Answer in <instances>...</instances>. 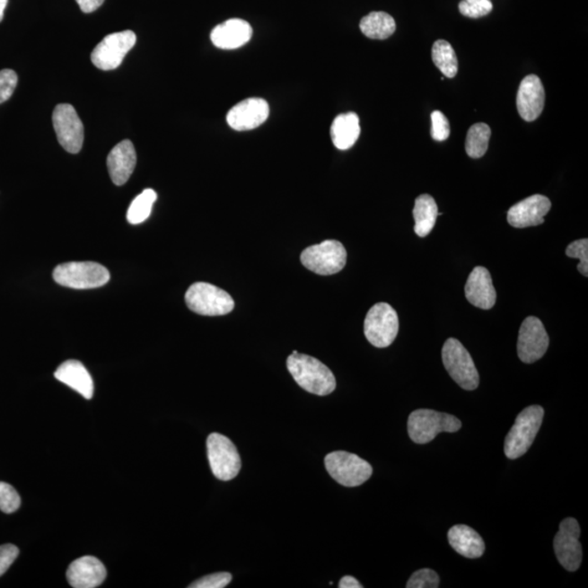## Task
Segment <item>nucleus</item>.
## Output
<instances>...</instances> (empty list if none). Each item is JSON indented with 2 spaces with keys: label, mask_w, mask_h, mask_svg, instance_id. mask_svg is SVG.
<instances>
[{
  "label": "nucleus",
  "mask_w": 588,
  "mask_h": 588,
  "mask_svg": "<svg viewBox=\"0 0 588 588\" xmlns=\"http://www.w3.org/2000/svg\"><path fill=\"white\" fill-rule=\"evenodd\" d=\"M545 106V89L539 76L530 75L521 82L516 107L525 121H534L541 115Z\"/></svg>",
  "instance_id": "obj_17"
},
{
  "label": "nucleus",
  "mask_w": 588,
  "mask_h": 588,
  "mask_svg": "<svg viewBox=\"0 0 588 588\" xmlns=\"http://www.w3.org/2000/svg\"><path fill=\"white\" fill-rule=\"evenodd\" d=\"M19 556V549L13 544L0 546V576L6 574Z\"/></svg>",
  "instance_id": "obj_37"
},
{
  "label": "nucleus",
  "mask_w": 588,
  "mask_h": 588,
  "mask_svg": "<svg viewBox=\"0 0 588 588\" xmlns=\"http://www.w3.org/2000/svg\"><path fill=\"white\" fill-rule=\"evenodd\" d=\"M544 414V408L540 406H531L519 414L505 437V453L507 458L518 459L529 452L540 432Z\"/></svg>",
  "instance_id": "obj_2"
},
{
  "label": "nucleus",
  "mask_w": 588,
  "mask_h": 588,
  "mask_svg": "<svg viewBox=\"0 0 588 588\" xmlns=\"http://www.w3.org/2000/svg\"><path fill=\"white\" fill-rule=\"evenodd\" d=\"M347 250L337 240H326L306 248L301 254V263L317 275L329 276L341 272L347 264Z\"/></svg>",
  "instance_id": "obj_6"
},
{
  "label": "nucleus",
  "mask_w": 588,
  "mask_h": 588,
  "mask_svg": "<svg viewBox=\"0 0 588 588\" xmlns=\"http://www.w3.org/2000/svg\"><path fill=\"white\" fill-rule=\"evenodd\" d=\"M443 362L449 375L464 391H475L479 385V375L472 356L461 342L449 338L443 347Z\"/></svg>",
  "instance_id": "obj_8"
},
{
  "label": "nucleus",
  "mask_w": 588,
  "mask_h": 588,
  "mask_svg": "<svg viewBox=\"0 0 588 588\" xmlns=\"http://www.w3.org/2000/svg\"><path fill=\"white\" fill-rule=\"evenodd\" d=\"M549 347V336L537 317L530 316L521 325L518 355L526 364H531L545 355Z\"/></svg>",
  "instance_id": "obj_14"
},
{
  "label": "nucleus",
  "mask_w": 588,
  "mask_h": 588,
  "mask_svg": "<svg viewBox=\"0 0 588 588\" xmlns=\"http://www.w3.org/2000/svg\"><path fill=\"white\" fill-rule=\"evenodd\" d=\"M207 457L214 477L232 480L241 470V458L233 443L222 434H209L206 442Z\"/></svg>",
  "instance_id": "obj_9"
},
{
  "label": "nucleus",
  "mask_w": 588,
  "mask_h": 588,
  "mask_svg": "<svg viewBox=\"0 0 588 588\" xmlns=\"http://www.w3.org/2000/svg\"><path fill=\"white\" fill-rule=\"evenodd\" d=\"M551 208L550 199L535 194L523 199L508 211V223L514 228L539 226L545 222V216Z\"/></svg>",
  "instance_id": "obj_16"
},
{
  "label": "nucleus",
  "mask_w": 588,
  "mask_h": 588,
  "mask_svg": "<svg viewBox=\"0 0 588 588\" xmlns=\"http://www.w3.org/2000/svg\"><path fill=\"white\" fill-rule=\"evenodd\" d=\"M461 427L456 417L426 408L412 412L408 419V436L418 444L431 443L439 433H456Z\"/></svg>",
  "instance_id": "obj_3"
},
{
  "label": "nucleus",
  "mask_w": 588,
  "mask_h": 588,
  "mask_svg": "<svg viewBox=\"0 0 588 588\" xmlns=\"http://www.w3.org/2000/svg\"><path fill=\"white\" fill-rule=\"evenodd\" d=\"M399 317L391 305L381 302L368 311L364 320V334L368 342L376 347H387L396 340Z\"/></svg>",
  "instance_id": "obj_10"
},
{
  "label": "nucleus",
  "mask_w": 588,
  "mask_h": 588,
  "mask_svg": "<svg viewBox=\"0 0 588 588\" xmlns=\"http://www.w3.org/2000/svg\"><path fill=\"white\" fill-rule=\"evenodd\" d=\"M566 257L580 259L577 265L579 272L587 277L588 276V240L581 239L567 245L566 250Z\"/></svg>",
  "instance_id": "obj_32"
},
{
  "label": "nucleus",
  "mask_w": 588,
  "mask_h": 588,
  "mask_svg": "<svg viewBox=\"0 0 588 588\" xmlns=\"http://www.w3.org/2000/svg\"><path fill=\"white\" fill-rule=\"evenodd\" d=\"M464 291L470 303L482 310L492 309L497 299L492 276L482 266L470 274Z\"/></svg>",
  "instance_id": "obj_19"
},
{
  "label": "nucleus",
  "mask_w": 588,
  "mask_h": 588,
  "mask_svg": "<svg viewBox=\"0 0 588 588\" xmlns=\"http://www.w3.org/2000/svg\"><path fill=\"white\" fill-rule=\"evenodd\" d=\"M233 575L228 572H218V574L209 575L202 577L192 584L189 585L190 588H224L228 586L232 582Z\"/></svg>",
  "instance_id": "obj_34"
},
{
  "label": "nucleus",
  "mask_w": 588,
  "mask_h": 588,
  "mask_svg": "<svg viewBox=\"0 0 588 588\" xmlns=\"http://www.w3.org/2000/svg\"><path fill=\"white\" fill-rule=\"evenodd\" d=\"M8 4V0H0V22H3L4 15V9H6Z\"/></svg>",
  "instance_id": "obj_40"
},
{
  "label": "nucleus",
  "mask_w": 588,
  "mask_h": 588,
  "mask_svg": "<svg viewBox=\"0 0 588 588\" xmlns=\"http://www.w3.org/2000/svg\"><path fill=\"white\" fill-rule=\"evenodd\" d=\"M22 505V498L12 485L0 482V510L4 513H13Z\"/></svg>",
  "instance_id": "obj_31"
},
{
  "label": "nucleus",
  "mask_w": 588,
  "mask_h": 588,
  "mask_svg": "<svg viewBox=\"0 0 588 588\" xmlns=\"http://www.w3.org/2000/svg\"><path fill=\"white\" fill-rule=\"evenodd\" d=\"M439 576L434 570L422 569L414 572L407 583L408 588H437Z\"/></svg>",
  "instance_id": "obj_33"
},
{
  "label": "nucleus",
  "mask_w": 588,
  "mask_h": 588,
  "mask_svg": "<svg viewBox=\"0 0 588 588\" xmlns=\"http://www.w3.org/2000/svg\"><path fill=\"white\" fill-rule=\"evenodd\" d=\"M459 10L465 17L478 19L492 12L493 3L492 0H462Z\"/></svg>",
  "instance_id": "obj_30"
},
{
  "label": "nucleus",
  "mask_w": 588,
  "mask_h": 588,
  "mask_svg": "<svg viewBox=\"0 0 588 588\" xmlns=\"http://www.w3.org/2000/svg\"><path fill=\"white\" fill-rule=\"evenodd\" d=\"M438 216L436 201L429 194H422L416 199V206L413 209V217L416 221L414 232L418 237H427L431 233Z\"/></svg>",
  "instance_id": "obj_25"
},
{
  "label": "nucleus",
  "mask_w": 588,
  "mask_h": 588,
  "mask_svg": "<svg viewBox=\"0 0 588 588\" xmlns=\"http://www.w3.org/2000/svg\"><path fill=\"white\" fill-rule=\"evenodd\" d=\"M581 529L577 521L567 518L562 521L558 533L554 540L557 559L566 571L579 570L583 559L582 545L580 543Z\"/></svg>",
  "instance_id": "obj_13"
},
{
  "label": "nucleus",
  "mask_w": 588,
  "mask_h": 588,
  "mask_svg": "<svg viewBox=\"0 0 588 588\" xmlns=\"http://www.w3.org/2000/svg\"><path fill=\"white\" fill-rule=\"evenodd\" d=\"M360 29L368 39H387L395 33L396 22L387 13L374 12L361 20Z\"/></svg>",
  "instance_id": "obj_26"
},
{
  "label": "nucleus",
  "mask_w": 588,
  "mask_h": 588,
  "mask_svg": "<svg viewBox=\"0 0 588 588\" xmlns=\"http://www.w3.org/2000/svg\"><path fill=\"white\" fill-rule=\"evenodd\" d=\"M253 30L250 23L242 19H229L211 33L212 42L221 49H237L242 48L252 39Z\"/></svg>",
  "instance_id": "obj_20"
},
{
  "label": "nucleus",
  "mask_w": 588,
  "mask_h": 588,
  "mask_svg": "<svg viewBox=\"0 0 588 588\" xmlns=\"http://www.w3.org/2000/svg\"><path fill=\"white\" fill-rule=\"evenodd\" d=\"M188 308L203 316L227 315L234 309V301L226 291L207 283L190 285L186 294Z\"/></svg>",
  "instance_id": "obj_5"
},
{
  "label": "nucleus",
  "mask_w": 588,
  "mask_h": 588,
  "mask_svg": "<svg viewBox=\"0 0 588 588\" xmlns=\"http://www.w3.org/2000/svg\"><path fill=\"white\" fill-rule=\"evenodd\" d=\"M136 165V152L129 140L118 143L107 157L110 176L116 186H124L129 180Z\"/></svg>",
  "instance_id": "obj_21"
},
{
  "label": "nucleus",
  "mask_w": 588,
  "mask_h": 588,
  "mask_svg": "<svg viewBox=\"0 0 588 588\" xmlns=\"http://www.w3.org/2000/svg\"><path fill=\"white\" fill-rule=\"evenodd\" d=\"M448 540L450 546L465 558L477 559L484 555L485 543L482 537L468 525H454L448 531Z\"/></svg>",
  "instance_id": "obj_23"
},
{
  "label": "nucleus",
  "mask_w": 588,
  "mask_h": 588,
  "mask_svg": "<svg viewBox=\"0 0 588 588\" xmlns=\"http://www.w3.org/2000/svg\"><path fill=\"white\" fill-rule=\"evenodd\" d=\"M325 467L330 477L346 487H356L372 477L370 463L355 453L335 452L327 454Z\"/></svg>",
  "instance_id": "obj_7"
},
{
  "label": "nucleus",
  "mask_w": 588,
  "mask_h": 588,
  "mask_svg": "<svg viewBox=\"0 0 588 588\" xmlns=\"http://www.w3.org/2000/svg\"><path fill=\"white\" fill-rule=\"evenodd\" d=\"M432 58L434 66L447 78H454L458 74V58L456 52L447 40L438 39L433 45Z\"/></svg>",
  "instance_id": "obj_27"
},
{
  "label": "nucleus",
  "mask_w": 588,
  "mask_h": 588,
  "mask_svg": "<svg viewBox=\"0 0 588 588\" xmlns=\"http://www.w3.org/2000/svg\"><path fill=\"white\" fill-rule=\"evenodd\" d=\"M361 133L360 118L355 112H347L335 118L330 136L332 143L340 151L349 150L359 140Z\"/></svg>",
  "instance_id": "obj_24"
},
{
  "label": "nucleus",
  "mask_w": 588,
  "mask_h": 588,
  "mask_svg": "<svg viewBox=\"0 0 588 588\" xmlns=\"http://www.w3.org/2000/svg\"><path fill=\"white\" fill-rule=\"evenodd\" d=\"M18 84V75L13 70L0 71V104L7 101L13 96Z\"/></svg>",
  "instance_id": "obj_35"
},
{
  "label": "nucleus",
  "mask_w": 588,
  "mask_h": 588,
  "mask_svg": "<svg viewBox=\"0 0 588 588\" xmlns=\"http://www.w3.org/2000/svg\"><path fill=\"white\" fill-rule=\"evenodd\" d=\"M287 367L294 380L305 391L327 396L336 390V378L332 372L313 356L294 351L288 357Z\"/></svg>",
  "instance_id": "obj_1"
},
{
  "label": "nucleus",
  "mask_w": 588,
  "mask_h": 588,
  "mask_svg": "<svg viewBox=\"0 0 588 588\" xmlns=\"http://www.w3.org/2000/svg\"><path fill=\"white\" fill-rule=\"evenodd\" d=\"M105 0H76L80 9L84 13H94L95 10L99 9L101 4H103Z\"/></svg>",
  "instance_id": "obj_38"
},
{
  "label": "nucleus",
  "mask_w": 588,
  "mask_h": 588,
  "mask_svg": "<svg viewBox=\"0 0 588 588\" xmlns=\"http://www.w3.org/2000/svg\"><path fill=\"white\" fill-rule=\"evenodd\" d=\"M268 117V101L252 97L233 106L228 112L227 122L235 131H249L262 126Z\"/></svg>",
  "instance_id": "obj_15"
},
{
  "label": "nucleus",
  "mask_w": 588,
  "mask_h": 588,
  "mask_svg": "<svg viewBox=\"0 0 588 588\" xmlns=\"http://www.w3.org/2000/svg\"><path fill=\"white\" fill-rule=\"evenodd\" d=\"M432 137L434 141H446L450 136V124L442 111L432 112Z\"/></svg>",
  "instance_id": "obj_36"
},
{
  "label": "nucleus",
  "mask_w": 588,
  "mask_h": 588,
  "mask_svg": "<svg viewBox=\"0 0 588 588\" xmlns=\"http://www.w3.org/2000/svg\"><path fill=\"white\" fill-rule=\"evenodd\" d=\"M492 130L488 125L475 124L470 127L467 141H465V151L470 158H482L488 150L489 139Z\"/></svg>",
  "instance_id": "obj_28"
},
{
  "label": "nucleus",
  "mask_w": 588,
  "mask_h": 588,
  "mask_svg": "<svg viewBox=\"0 0 588 588\" xmlns=\"http://www.w3.org/2000/svg\"><path fill=\"white\" fill-rule=\"evenodd\" d=\"M53 124L60 145L70 154H78L83 146L84 127L75 107L70 104L56 106Z\"/></svg>",
  "instance_id": "obj_12"
},
{
  "label": "nucleus",
  "mask_w": 588,
  "mask_h": 588,
  "mask_svg": "<svg viewBox=\"0 0 588 588\" xmlns=\"http://www.w3.org/2000/svg\"><path fill=\"white\" fill-rule=\"evenodd\" d=\"M107 576L103 562L93 556L81 557L66 571V580L75 588H94L103 584Z\"/></svg>",
  "instance_id": "obj_18"
},
{
  "label": "nucleus",
  "mask_w": 588,
  "mask_h": 588,
  "mask_svg": "<svg viewBox=\"0 0 588 588\" xmlns=\"http://www.w3.org/2000/svg\"><path fill=\"white\" fill-rule=\"evenodd\" d=\"M53 277L64 287L82 290L103 287L110 280V274L99 263L70 262L58 265Z\"/></svg>",
  "instance_id": "obj_4"
},
{
  "label": "nucleus",
  "mask_w": 588,
  "mask_h": 588,
  "mask_svg": "<svg viewBox=\"0 0 588 588\" xmlns=\"http://www.w3.org/2000/svg\"><path fill=\"white\" fill-rule=\"evenodd\" d=\"M55 378L65 385L73 388L85 399L93 398L94 383L85 366L76 360L66 361L55 372Z\"/></svg>",
  "instance_id": "obj_22"
},
{
  "label": "nucleus",
  "mask_w": 588,
  "mask_h": 588,
  "mask_svg": "<svg viewBox=\"0 0 588 588\" xmlns=\"http://www.w3.org/2000/svg\"><path fill=\"white\" fill-rule=\"evenodd\" d=\"M340 588H362L360 582L355 579V577L347 575L342 577L339 582Z\"/></svg>",
  "instance_id": "obj_39"
},
{
  "label": "nucleus",
  "mask_w": 588,
  "mask_h": 588,
  "mask_svg": "<svg viewBox=\"0 0 588 588\" xmlns=\"http://www.w3.org/2000/svg\"><path fill=\"white\" fill-rule=\"evenodd\" d=\"M157 199V193L153 189H146L140 196L133 199L127 209V219L131 224L145 223L152 213L153 206Z\"/></svg>",
  "instance_id": "obj_29"
},
{
  "label": "nucleus",
  "mask_w": 588,
  "mask_h": 588,
  "mask_svg": "<svg viewBox=\"0 0 588 588\" xmlns=\"http://www.w3.org/2000/svg\"><path fill=\"white\" fill-rule=\"evenodd\" d=\"M136 43V35L130 30L107 35L92 52V63L101 70L117 69Z\"/></svg>",
  "instance_id": "obj_11"
}]
</instances>
